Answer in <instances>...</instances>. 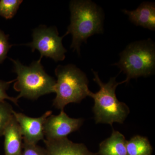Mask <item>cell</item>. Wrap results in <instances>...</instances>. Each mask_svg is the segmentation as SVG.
I'll return each instance as SVG.
<instances>
[{"mask_svg":"<svg viewBox=\"0 0 155 155\" xmlns=\"http://www.w3.org/2000/svg\"><path fill=\"white\" fill-rule=\"evenodd\" d=\"M15 81V79L10 81L0 80V102L8 100L14 103L16 105H18V100L16 97L9 96L7 93V91L8 89L10 84Z\"/></svg>","mask_w":155,"mask_h":155,"instance_id":"cell-17","label":"cell"},{"mask_svg":"<svg viewBox=\"0 0 155 155\" xmlns=\"http://www.w3.org/2000/svg\"><path fill=\"white\" fill-rule=\"evenodd\" d=\"M127 155H152L153 148L146 137L136 135L126 142Z\"/></svg>","mask_w":155,"mask_h":155,"instance_id":"cell-13","label":"cell"},{"mask_svg":"<svg viewBox=\"0 0 155 155\" xmlns=\"http://www.w3.org/2000/svg\"><path fill=\"white\" fill-rule=\"evenodd\" d=\"M119 55V62L113 65L126 74V83L131 78L147 77L154 73L155 45L151 39L131 43Z\"/></svg>","mask_w":155,"mask_h":155,"instance_id":"cell-5","label":"cell"},{"mask_svg":"<svg viewBox=\"0 0 155 155\" xmlns=\"http://www.w3.org/2000/svg\"><path fill=\"white\" fill-rule=\"evenodd\" d=\"M57 77L54 87L55 107L64 110L70 103H79L88 96V80L86 74L73 64L58 65L55 70Z\"/></svg>","mask_w":155,"mask_h":155,"instance_id":"cell-4","label":"cell"},{"mask_svg":"<svg viewBox=\"0 0 155 155\" xmlns=\"http://www.w3.org/2000/svg\"><path fill=\"white\" fill-rule=\"evenodd\" d=\"M93 80L99 86L100 90L95 93L90 91L88 96L94 101L93 111L96 123H105L112 126L115 122L122 124L130 110L125 103L119 101L116 94V87L119 84L126 83L125 80L118 82L116 77L111 78L107 83H103L98 72L92 69Z\"/></svg>","mask_w":155,"mask_h":155,"instance_id":"cell-2","label":"cell"},{"mask_svg":"<svg viewBox=\"0 0 155 155\" xmlns=\"http://www.w3.org/2000/svg\"><path fill=\"white\" fill-rule=\"evenodd\" d=\"M14 64L13 72L17 75L14 88L21 97L36 100L45 95L54 93L56 80L46 72L41 60L33 61L29 66H25L19 60L10 58Z\"/></svg>","mask_w":155,"mask_h":155,"instance_id":"cell-3","label":"cell"},{"mask_svg":"<svg viewBox=\"0 0 155 155\" xmlns=\"http://www.w3.org/2000/svg\"><path fill=\"white\" fill-rule=\"evenodd\" d=\"M125 136L118 131L113 130L110 137L100 144L97 155H127Z\"/></svg>","mask_w":155,"mask_h":155,"instance_id":"cell-12","label":"cell"},{"mask_svg":"<svg viewBox=\"0 0 155 155\" xmlns=\"http://www.w3.org/2000/svg\"><path fill=\"white\" fill-rule=\"evenodd\" d=\"M22 2L21 0H0V16L6 19H12Z\"/></svg>","mask_w":155,"mask_h":155,"instance_id":"cell-14","label":"cell"},{"mask_svg":"<svg viewBox=\"0 0 155 155\" xmlns=\"http://www.w3.org/2000/svg\"><path fill=\"white\" fill-rule=\"evenodd\" d=\"M13 107L6 101L0 102V137L3 136L7 125L14 117Z\"/></svg>","mask_w":155,"mask_h":155,"instance_id":"cell-15","label":"cell"},{"mask_svg":"<svg viewBox=\"0 0 155 155\" xmlns=\"http://www.w3.org/2000/svg\"><path fill=\"white\" fill-rule=\"evenodd\" d=\"M5 155H21L23 140L20 127L14 116L4 131Z\"/></svg>","mask_w":155,"mask_h":155,"instance_id":"cell-11","label":"cell"},{"mask_svg":"<svg viewBox=\"0 0 155 155\" xmlns=\"http://www.w3.org/2000/svg\"><path fill=\"white\" fill-rule=\"evenodd\" d=\"M47 155H97L83 143H75L67 138L44 140Z\"/></svg>","mask_w":155,"mask_h":155,"instance_id":"cell-9","label":"cell"},{"mask_svg":"<svg viewBox=\"0 0 155 155\" xmlns=\"http://www.w3.org/2000/svg\"><path fill=\"white\" fill-rule=\"evenodd\" d=\"M128 17L129 20L136 26L154 31L155 30V4L151 2H143L133 11L122 10Z\"/></svg>","mask_w":155,"mask_h":155,"instance_id":"cell-10","label":"cell"},{"mask_svg":"<svg viewBox=\"0 0 155 155\" xmlns=\"http://www.w3.org/2000/svg\"><path fill=\"white\" fill-rule=\"evenodd\" d=\"M9 35L0 30V64H2L7 58L9 50L13 45L8 42Z\"/></svg>","mask_w":155,"mask_h":155,"instance_id":"cell-16","label":"cell"},{"mask_svg":"<svg viewBox=\"0 0 155 155\" xmlns=\"http://www.w3.org/2000/svg\"><path fill=\"white\" fill-rule=\"evenodd\" d=\"M70 23L65 36L71 34L72 36L70 48L80 54L82 43L96 34L104 32V16L102 9L89 0H74L70 2Z\"/></svg>","mask_w":155,"mask_h":155,"instance_id":"cell-1","label":"cell"},{"mask_svg":"<svg viewBox=\"0 0 155 155\" xmlns=\"http://www.w3.org/2000/svg\"><path fill=\"white\" fill-rule=\"evenodd\" d=\"M32 35V42L22 45L31 48L32 52L38 50L40 53V59L45 57L57 62L65 59L67 50L62 43L65 35L59 36L55 26L47 27L46 25H39L33 29Z\"/></svg>","mask_w":155,"mask_h":155,"instance_id":"cell-6","label":"cell"},{"mask_svg":"<svg viewBox=\"0 0 155 155\" xmlns=\"http://www.w3.org/2000/svg\"><path fill=\"white\" fill-rule=\"evenodd\" d=\"M21 155H47V153L45 149L41 147L23 142Z\"/></svg>","mask_w":155,"mask_h":155,"instance_id":"cell-18","label":"cell"},{"mask_svg":"<svg viewBox=\"0 0 155 155\" xmlns=\"http://www.w3.org/2000/svg\"><path fill=\"white\" fill-rule=\"evenodd\" d=\"M52 114V112L49 110L40 117L33 118L22 113L13 111L14 118L20 127L24 142L37 144L40 140H44L45 122Z\"/></svg>","mask_w":155,"mask_h":155,"instance_id":"cell-8","label":"cell"},{"mask_svg":"<svg viewBox=\"0 0 155 155\" xmlns=\"http://www.w3.org/2000/svg\"><path fill=\"white\" fill-rule=\"evenodd\" d=\"M81 118L69 117L64 110L58 115L49 116L45 122V137L46 140L66 138L69 134L78 130L83 124Z\"/></svg>","mask_w":155,"mask_h":155,"instance_id":"cell-7","label":"cell"}]
</instances>
